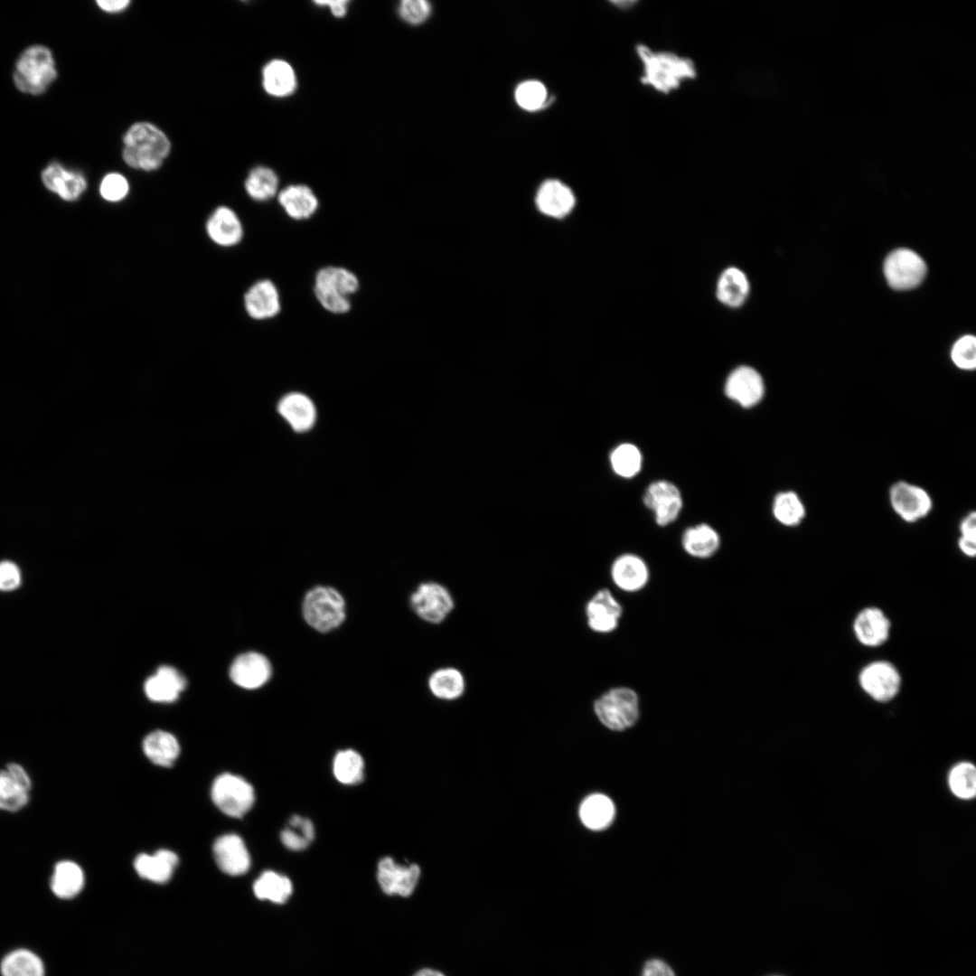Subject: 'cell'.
Returning <instances> with one entry per match:
<instances>
[{"label": "cell", "instance_id": "60d3db41", "mask_svg": "<svg viewBox=\"0 0 976 976\" xmlns=\"http://www.w3.org/2000/svg\"><path fill=\"white\" fill-rule=\"evenodd\" d=\"M314 839V827L312 821L299 815L292 816L280 834L283 845L293 851L306 849Z\"/></svg>", "mask_w": 976, "mask_h": 976}, {"label": "cell", "instance_id": "e575fe53", "mask_svg": "<svg viewBox=\"0 0 976 976\" xmlns=\"http://www.w3.org/2000/svg\"><path fill=\"white\" fill-rule=\"evenodd\" d=\"M279 180L276 172L264 165L252 168L244 182V188L255 202H264L277 195Z\"/></svg>", "mask_w": 976, "mask_h": 976}, {"label": "cell", "instance_id": "74e56055", "mask_svg": "<svg viewBox=\"0 0 976 976\" xmlns=\"http://www.w3.org/2000/svg\"><path fill=\"white\" fill-rule=\"evenodd\" d=\"M805 514L804 504L796 493L785 491L775 495L773 502V515L782 525L795 527L803 521Z\"/></svg>", "mask_w": 976, "mask_h": 976}, {"label": "cell", "instance_id": "4316f807", "mask_svg": "<svg viewBox=\"0 0 976 976\" xmlns=\"http://www.w3.org/2000/svg\"><path fill=\"white\" fill-rule=\"evenodd\" d=\"M262 86L269 96L285 98L293 94L297 80L293 67L285 60L273 59L262 69Z\"/></svg>", "mask_w": 976, "mask_h": 976}, {"label": "cell", "instance_id": "4dcf8cb0", "mask_svg": "<svg viewBox=\"0 0 976 976\" xmlns=\"http://www.w3.org/2000/svg\"><path fill=\"white\" fill-rule=\"evenodd\" d=\"M427 686L436 698L443 700H455L465 693V679L458 669L443 667L434 671L429 675Z\"/></svg>", "mask_w": 976, "mask_h": 976}, {"label": "cell", "instance_id": "7a4b0ae2", "mask_svg": "<svg viewBox=\"0 0 976 976\" xmlns=\"http://www.w3.org/2000/svg\"><path fill=\"white\" fill-rule=\"evenodd\" d=\"M171 151L172 142L167 134L149 121L131 124L122 137V160L128 167L136 171H157L169 157Z\"/></svg>", "mask_w": 976, "mask_h": 976}, {"label": "cell", "instance_id": "7c38bea8", "mask_svg": "<svg viewBox=\"0 0 976 976\" xmlns=\"http://www.w3.org/2000/svg\"><path fill=\"white\" fill-rule=\"evenodd\" d=\"M644 505L653 512L659 526H667L677 520L682 508V497L678 487L671 482L659 480L650 483L643 498Z\"/></svg>", "mask_w": 976, "mask_h": 976}, {"label": "cell", "instance_id": "11a10c76", "mask_svg": "<svg viewBox=\"0 0 976 976\" xmlns=\"http://www.w3.org/2000/svg\"><path fill=\"white\" fill-rule=\"evenodd\" d=\"M611 4H613L615 7L619 8L620 10H630L631 8H633L635 5H637L638 1H633V0H630V1H627V0L611 1Z\"/></svg>", "mask_w": 976, "mask_h": 976}, {"label": "cell", "instance_id": "7dc6e473", "mask_svg": "<svg viewBox=\"0 0 976 976\" xmlns=\"http://www.w3.org/2000/svg\"><path fill=\"white\" fill-rule=\"evenodd\" d=\"M400 18L413 25L424 23L431 14V5L426 0H403L398 7Z\"/></svg>", "mask_w": 976, "mask_h": 976}, {"label": "cell", "instance_id": "836d02e7", "mask_svg": "<svg viewBox=\"0 0 976 976\" xmlns=\"http://www.w3.org/2000/svg\"><path fill=\"white\" fill-rule=\"evenodd\" d=\"M749 292V282L743 271L737 267L727 268L717 286V296L728 306L737 307L744 303Z\"/></svg>", "mask_w": 976, "mask_h": 976}, {"label": "cell", "instance_id": "f6af8a7d", "mask_svg": "<svg viewBox=\"0 0 976 976\" xmlns=\"http://www.w3.org/2000/svg\"><path fill=\"white\" fill-rule=\"evenodd\" d=\"M99 192L101 198L108 202H121L130 192V183L123 174L109 172L102 177Z\"/></svg>", "mask_w": 976, "mask_h": 976}, {"label": "cell", "instance_id": "f5cc1de1", "mask_svg": "<svg viewBox=\"0 0 976 976\" xmlns=\"http://www.w3.org/2000/svg\"><path fill=\"white\" fill-rule=\"evenodd\" d=\"M317 5L327 6L332 14L335 17L342 18L347 14L349 1L346 0H330V1H315Z\"/></svg>", "mask_w": 976, "mask_h": 976}, {"label": "cell", "instance_id": "52a82bcc", "mask_svg": "<svg viewBox=\"0 0 976 976\" xmlns=\"http://www.w3.org/2000/svg\"><path fill=\"white\" fill-rule=\"evenodd\" d=\"M211 799L226 815L239 818L247 813L255 802L252 785L240 776L222 774L213 782Z\"/></svg>", "mask_w": 976, "mask_h": 976}, {"label": "cell", "instance_id": "30bf717a", "mask_svg": "<svg viewBox=\"0 0 976 976\" xmlns=\"http://www.w3.org/2000/svg\"><path fill=\"white\" fill-rule=\"evenodd\" d=\"M884 275L888 285L898 290H906L917 286L926 275L924 259L908 249L892 251L885 259Z\"/></svg>", "mask_w": 976, "mask_h": 976}, {"label": "cell", "instance_id": "db71d44e", "mask_svg": "<svg viewBox=\"0 0 976 976\" xmlns=\"http://www.w3.org/2000/svg\"><path fill=\"white\" fill-rule=\"evenodd\" d=\"M958 548L966 557L974 558L976 555V540L960 536L958 540Z\"/></svg>", "mask_w": 976, "mask_h": 976}, {"label": "cell", "instance_id": "d6986e66", "mask_svg": "<svg viewBox=\"0 0 976 976\" xmlns=\"http://www.w3.org/2000/svg\"><path fill=\"white\" fill-rule=\"evenodd\" d=\"M610 576L613 583L620 590L635 593L648 584L650 570L643 558L636 554L625 553L613 561Z\"/></svg>", "mask_w": 976, "mask_h": 976}, {"label": "cell", "instance_id": "8fae6325", "mask_svg": "<svg viewBox=\"0 0 976 976\" xmlns=\"http://www.w3.org/2000/svg\"><path fill=\"white\" fill-rule=\"evenodd\" d=\"M889 501L894 511L906 522L924 519L933 508L932 498L924 488L905 481L890 487Z\"/></svg>", "mask_w": 976, "mask_h": 976}, {"label": "cell", "instance_id": "d590c367", "mask_svg": "<svg viewBox=\"0 0 976 976\" xmlns=\"http://www.w3.org/2000/svg\"><path fill=\"white\" fill-rule=\"evenodd\" d=\"M253 891L258 899L283 904L292 895L293 886L287 877L268 870L255 881Z\"/></svg>", "mask_w": 976, "mask_h": 976}, {"label": "cell", "instance_id": "bcb514c9", "mask_svg": "<svg viewBox=\"0 0 976 976\" xmlns=\"http://www.w3.org/2000/svg\"><path fill=\"white\" fill-rule=\"evenodd\" d=\"M953 363L962 370L971 371L976 367V339L966 334L955 342L951 351Z\"/></svg>", "mask_w": 976, "mask_h": 976}, {"label": "cell", "instance_id": "8d00e7d4", "mask_svg": "<svg viewBox=\"0 0 976 976\" xmlns=\"http://www.w3.org/2000/svg\"><path fill=\"white\" fill-rule=\"evenodd\" d=\"M83 883V872L76 863L64 860L55 866L52 889L57 896L61 898L75 896L81 890Z\"/></svg>", "mask_w": 976, "mask_h": 976}, {"label": "cell", "instance_id": "9a60e30c", "mask_svg": "<svg viewBox=\"0 0 976 976\" xmlns=\"http://www.w3.org/2000/svg\"><path fill=\"white\" fill-rule=\"evenodd\" d=\"M725 394L743 408L757 405L765 395V383L759 372L749 366L736 368L725 383Z\"/></svg>", "mask_w": 976, "mask_h": 976}, {"label": "cell", "instance_id": "d4e9b609", "mask_svg": "<svg viewBox=\"0 0 976 976\" xmlns=\"http://www.w3.org/2000/svg\"><path fill=\"white\" fill-rule=\"evenodd\" d=\"M536 204L539 210L550 217H564L575 205L572 191L558 180L544 182L538 190Z\"/></svg>", "mask_w": 976, "mask_h": 976}, {"label": "cell", "instance_id": "cb8c5ba5", "mask_svg": "<svg viewBox=\"0 0 976 976\" xmlns=\"http://www.w3.org/2000/svg\"><path fill=\"white\" fill-rule=\"evenodd\" d=\"M186 687L185 678L174 667L160 666L145 682L147 698L155 702H172Z\"/></svg>", "mask_w": 976, "mask_h": 976}, {"label": "cell", "instance_id": "f35d334b", "mask_svg": "<svg viewBox=\"0 0 976 976\" xmlns=\"http://www.w3.org/2000/svg\"><path fill=\"white\" fill-rule=\"evenodd\" d=\"M3 976H43L42 961L28 950H16L7 954L1 964Z\"/></svg>", "mask_w": 976, "mask_h": 976}, {"label": "cell", "instance_id": "3957f363", "mask_svg": "<svg viewBox=\"0 0 976 976\" xmlns=\"http://www.w3.org/2000/svg\"><path fill=\"white\" fill-rule=\"evenodd\" d=\"M305 622L321 633L339 628L346 619V602L333 587L317 585L311 587L302 601Z\"/></svg>", "mask_w": 976, "mask_h": 976}, {"label": "cell", "instance_id": "4fadbf2b", "mask_svg": "<svg viewBox=\"0 0 976 976\" xmlns=\"http://www.w3.org/2000/svg\"><path fill=\"white\" fill-rule=\"evenodd\" d=\"M585 615L590 630L597 633H610L619 625L623 606L609 589L601 588L587 602Z\"/></svg>", "mask_w": 976, "mask_h": 976}, {"label": "cell", "instance_id": "d6a6232c", "mask_svg": "<svg viewBox=\"0 0 976 976\" xmlns=\"http://www.w3.org/2000/svg\"><path fill=\"white\" fill-rule=\"evenodd\" d=\"M579 817L583 824L590 830L605 829L615 817L614 803L604 794H591L582 802Z\"/></svg>", "mask_w": 976, "mask_h": 976}, {"label": "cell", "instance_id": "816d5d0a", "mask_svg": "<svg viewBox=\"0 0 976 976\" xmlns=\"http://www.w3.org/2000/svg\"><path fill=\"white\" fill-rule=\"evenodd\" d=\"M961 537L976 540V513H968L960 524Z\"/></svg>", "mask_w": 976, "mask_h": 976}, {"label": "cell", "instance_id": "ba28073f", "mask_svg": "<svg viewBox=\"0 0 976 976\" xmlns=\"http://www.w3.org/2000/svg\"><path fill=\"white\" fill-rule=\"evenodd\" d=\"M409 605L423 621L438 624L455 608L454 597L444 585L435 581L420 583L409 596Z\"/></svg>", "mask_w": 976, "mask_h": 976}, {"label": "cell", "instance_id": "ac0fdd59", "mask_svg": "<svg viewBox=\"0 0 976 976\" xmlns=\"http://www.w3.org/2000/svg\"><path fill=\"white\" fill-rule=\"evenodd\" d=\"M205 232L215 245L230 248L240 243L244 236V228L233 209L220 205L207 218Z\"/></svg>", "mask_w": 976, "mask_h": 976}, {"label": "cell", "instance_id": "6da1fadb", "mask_svg": "<svg viewBox=\"0 0 976 976\" xmlns=\"http://www.w3.org/2000/svg\"><path fill=\"white\" fill-rule=\"evenodd\" d=\"M642 67L639 81L643 87L669 95L698 78L699 70L693 59L668 50H654L638 42L634 46Z\"/></svg>", "mask_w": 976, "mask_h": 976}, {"label": "cell", "instance_id": "ffe728a7", "mask_svg": "<svg viewBox=\"0 0 976 976\" xmlns=\"http://www.w3.org/2000/svg\"><path fill=\"white\" fill-rule=\"evenodd\" d=\"M245 311L255 320L275 317L281 310L280 295L269 279H260L248 288L243 297Z\"/></svg>", "mask_w": 976, "mask_h": 976}, {"label": "cell", "instance_id": "603a6c76", "mask_svg": "<svg viewBox=\"0 0 976 976\" xmlns=\"http://www.w3.org/2000/svg\"><path fill=\"white\" fill-rule=\"evenodd\" d=\"M42 180L47 189L68 202L78 200L87 189V180L82 174L68 170L58 163L49 164L42 171Z\"/></svg>", "mask_w": 976, "mask_h": 976}, {"label": "cell", "instance_id": "7402d4cb", "mask_svg": "<svg viewBox=\"0 0 976 976\" xmlns=\"http://www.w3.org/2000/svg\"><path fill=\"white\" fill-rule=\"evenodd\" d=\"M31 788L25 770L17 764H9L0 771V809L15 812L28 802Z\"/></svg>", "mask_w": 976, "mask_h": 976}, {"label": "cell", "instance_id": "f546056e", "mask_svg": "<svg viewBox=\"0 0 976 976\" xmlns=\"http://www.w3.org/2000/svg\"><path fill=\"white\" fill-rule=\"evenodd\" d=\"M681 545L688 555L697 558H709L718 550L720 537L713 527L700 523L685 530Z\"/></svg>", "mask_w": 976, "mask_h": 976}, {"label": "cell", "instance_id": "f1b7e54d", "mask_svg": "<svg viewBox=\"0 0 976 976\" xmlns=\"http://www.w3.org/2000/svg\"><path fill=\"white\" fill-rule=\"evenodd\" d=\"M177 864L178 857L174 852L160 849L153 855H138L135 859L134 868L143 878L155 883H164L170 879Z\"/></svg>", "mask_w": 976, "mask_h": 976}, {"label": "cell", "instance_id": "1f68e13d", "mask_svg": "<svg viewBox=\"0 0 976 976\" xmlns=\"http://www.w3.org/2000/svg\"><path fill=\"white\" fill-rule=\"evenodd\" d=\"M143 750L146 757L154 764L170 766L179 755L180 746L171 733L156 730L145 737Z\"/></svg>", "mask_w": 976, "mask_h": 976}, {"label": "cell", "instance_id": "277c9868", "mask_svg": "<svg viewBox=\"0 0 976 976\" xmlns=\"http://www.w3.org/2000/svg\"><path fill=\"white\" fill-rule=\"evenodd\" d=\"M57 77L52 52L45 46L33 45L19 57L14 71L16 88L24 93H43Z\"/></svg>", "mask_w": 976, "mask_h": 976}, {"label": "cell", "instance_id": "b9f144b4", "mask_svg": "<svg viewBox=\"0 0 976 976\" xmlns=\"http://www.w3.org/2000/svg\"><path fill=\"white\" fill-rule=\"evenodd\" d=\"M610 462L616 474L624 478H632L642 469L643 455L635 445L623 443L613 450Z\"/></svg>", "mask_w": 976, "mask_h": 976}, {"label": "cell", "instance_id": "e0dca14e", "mask_svg": "<svg viewBox=\"0 0 976 976\" xmlns=\"http://www.w3.org/2000/svg\"><path fill=\"white\" fill-rule=\"evenodd\" d=\"M272 675L269 660L258 652H247L237 656L230 669L231 680L246 690L264 686Z\"/></svg>", "mask_w": 976, "mask_h": 976}, {"label": "cell", "instance_id": "83f0119b", "mask_svg": "<svg viewBox=\"0 0 976 976\" xmlns=\"http://www.w3.org/2000/svg\"><path fill=\"white\" fill-rule=\"evenodd\" d=\"M277 409L292 428L297 432L310 429L316 418V411L312 400L298 392L284 396L277 405Z\"/></svg>", "mask_w": 976, "mask_h": 976}, {"label": "cell", "instance_id": "9f6ffc18", "mask_svg": "<svg viewBox=\"0 0 976 976\" xmlns=\"http://www.w3.org/2000/svg\"><path fill=\"white\" fill-rule=\"evenodd\" d=\"M414 976H445V975L442 974L440 971H435V970L423 969V970L418 971L417 973H415Z\"/></svg>", "mask_w": 976, "mask_h": 976}, {"label": "cell", "instance_id": "681fc988", "mask_svg": "<svg viewBox=\"0 0 976 976\" xmlns=\"http://www.w3.org/2000/svg\"><path fill=\"white\" fill-rule=\"evenodd\" d=\"M641 976H675L671 968L660 960L648 961Z\"/></svg>", "mask_w": 976, "mask_h": 976}, {"label": "cell", "instance_id": "c3c4849f", "mask_svg": "<svg viewBox=\"0 0 976 976\" xmlns=\"http://www.w3.org/2000/svg\"><path fill=\"white\" fill-rule=\"evenodd\" d=\"M21 582L18 568L12 562H0V590L9 591L16 588Z\"/></svg>", "mask_w": 976, "mask_h": 976}, {"label": "cell", "instance_id": "484cf974", "mask_svg": "<svg viewBox=\"0 0 976 976\" xmlns=\"http://www.w3.org/2000/svg\"><path fill=\"white\" fill-rule=\"evenodd\" d=\"M277 201L287 216L296 221L309 219L319 206L316 195L305 184L285 187L277 193Z\"/></svg>", "mask_w": 976, "mask_h": 976}, {"label": "cell", "instance_id": "7bdbcfd3", "mask_svg": "<svg viewBox=\"0 0 976 976\" xmlns=\"http://www.w3.org/2000/svg\"><path fill=\"white\" fill-rule=\"evenodd\" d=\"M948 783L953 793L963 800H969L976 794V769L969 762L960 763L953 767Z\"/></svg>", "mask_w": 976, "mask_h": 976}, {"label": "cell", "instance_id": "5bb4252c", "mask_svg": "<svg viewBox=\"0 0 976 976\" xmlns=\"http://www.w3.org/2000/svg\"><path fill=\"white\" fill-rule=\"evenodd\" d=\"M419 877L420 868L416 864H399L390 857L381 859L378 864L377 879L387 895L410 896Z\"/></svg>", "mask_w": 976, "mask_h": 976}, {"label": "cell", "instance_id": "9c48e42d", "mask_svg": "<svg viewBox=\"0 0 976 976\" xmlns=\"http://www.w3.org/2000/svg\"><path fill=\"white\" fill-rule=\"evenodd\" d=\"M860 689L873 700L888 702L894 699L902 687V677L896 666L886 660L868 662L859 672Z\"/></svg>", "mask_w": 976, "mask_h": 976}, {"label": "cell", "instance_id": "44dd1931", "mask_svg": "<svg viewBox=\"0 0 976 976\" xmlns=\"http://www.w3.org/2000/svg\"><path fill=\"white\" fill-rule=\"evenodd\" d=\"M216 864L224 873L239 876L250 867V857L242 839L236 834L219 837L213 844Z\"/></svg>", "mask_w": 976, "mask_h": 976}, {"label": "cell", "instance_id": "5b68a950", "mask_svg": "<svg viewBox=\"0 0 976 976\" xmlns=\"http://www.w3.org/2000/svg\"><path fill=\"white\" fill-rule=\"evenodd\" d=\"M360 286L356 275L345 267H325L318 270L314 292L320 305L333 314H345L351 309L350 296Z\"/></svg>", "mask_w": 976, "mask_h": 976}, {"label": "cell", "instance_id": "f907efd6", "mask_svg": "<svg viewBox=\"0 0 976 976\" xmlns=\"http://www.w3.org/2000/svg\"><path fill=\"white\" fill-rule=\"evenodd\" d=\"M98 7L107 14H120L125 12L130 5L129 0H98Z\"/></svg>", "mask_w": 976, "mask_h": 976}, {"label": "cell", "instance_id": "ab89813d", "mask_svg": "<svg viewBox=\"0 0 976 976\" xmlns=\"http://www.w3.org/2000/svg\"><path fill=\"white\" fill-rule=\"evenodd\" d=\"M333 771L341 784H356L363 779L364 762L358 752L352 749L341 750L334 756Z\"/></svg>", "mask_w": 976, "mask_h": 976}, {"label": "cell", "instance_id": "8992f818", "mask_svg": "<svg viewBox=\"0 0 976 976\" xmlns=\"http://www.w3.org/2000/svg\"><path fill=\"white\" fill-rule=\"evenodd\" d=\"M594 711L600 722L612 730H624L637 721L639 698L628 687H615L603 693L594 702Z\"/></svg>", "mask_w": 976, "mask_h": 976}, {"label": "cell", "instance_id": "2e32d148", "mask_svg": "<svg viewBox=\"0 0 976 976\" xmlns=\"http://www.w3.org/2000/svg\"><path fill=\"white\" fill-rule=\"evenodd\" d=\"M852 630L855 638L861 645L876 648L888 641L891 621L881 608L867 606L854 617Z\"/></svg>", "mask_w": 976, "mask_h": 976}, {"label": "cell", "instance_id": "ee69618b", "mask_svg": "<svg viewBox=\"0 0 976 976\" xmlns=\"http://www.w3.org/2000/svg\"><path fill=\"white\" fill-rule=\"evenodd\" d=\"M515 99L521 108L535 111L547 103V90L540 81L526 80L517 87Z\"/></svg>", "mask_w": 976, "mask_h": 976}]
</instances>
